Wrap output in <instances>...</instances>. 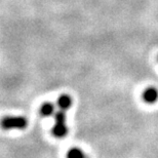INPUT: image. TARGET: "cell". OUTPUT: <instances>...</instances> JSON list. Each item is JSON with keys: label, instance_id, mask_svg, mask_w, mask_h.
<instances>
[{"label": "cell", "instance_id": "obj_5", "mask_svg": "<svg viewBox=\"0 0 158 158\" xmlns=\"http://www.w3.org/2000/svg\"><path fill=\"white\" fill-rule=\"evenodd\" d=\"M56 108L52 103H45L41 106L40 113L44 117H49V116H55L56 114Z\"/></svg>", "mask_w": 158, "mask_h": 158}, {"label": "cell", "instance_id": "obj_2", "mask_svg": "<svg viewBox=\"0 0 158 158\" xmlns=\"http://www.w3.org/2000/svg\"><path fill=\"white\" fill-rule=\"evenodd\" d=\"M28 124V120L24 116H6L1 120L2 128L6 131L10 129H24Z\"/></svg>", "mask_w": 158, "mask_h": 158}, {"label": "cell", "instance_id": "obj_4", "mask_svg": "<svg viewBox=\"0 0 158 158\" xmlns=\"http://www.w3.org/2000/svg\"><path fill=\"white\" fill-rule=\"evenodd\" d=\"M58 107L60 110L62 111H67L68 109L71 108L72 106V99L70 96H67V94H63L58 99Z\"/></svg>", "mask_w": 158, "mask_h": 158}, {"label": "cell", "instance_id": "obj_3", "mask_svg": "<svg viewBox=\"0 0 158 158\" xmlns=\"http://www.w3.org/2000/svg\"><path fill=\"white\" fill-rule=\"evenodd\" d=\"M143 100L147 104H154L158 100V90L155 87H148L143 93Z\"/></svg>", "mask_w": 158, "mask_h": 158}, {"label": "cell", "instance_id": "obj_1", "mask_svg": "<svg viewBox=\"0 0 158 158\" xmlns=\"http://www.w3.org/2000/svg\"><path fill=\"white\" fill-rule=\"evenodd\" d=\"M55 124L52 126V134L56 138H64L68 132V126L66 124V114L65 111L59 110L56 112L55 116Z\"/></svg>", "mask_w": 158, "mask_h": 158}, {"label": "cell", "instance_id": "obj_6", "mask_svg": "<svg viewBox=\"0 0 158 158\" xmlns=\"http://www.w3.org/2000/svg\"><path fill=\"white\" fill-rule=\"evenodd\" d=\"M67 158H86V155L80 148H71L67 152Z\"/></svg>", "mask_w": 158, "mask_h": 158}]
</instances>
